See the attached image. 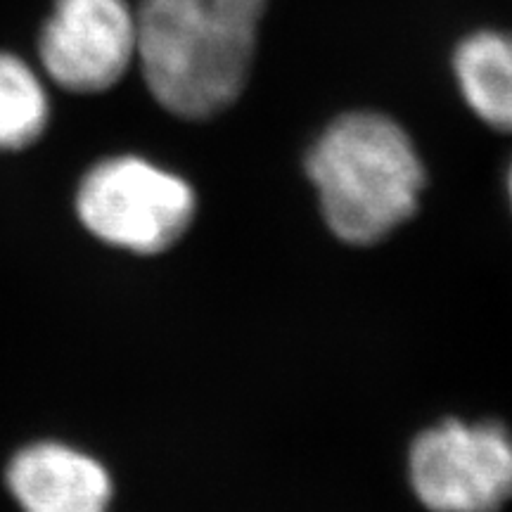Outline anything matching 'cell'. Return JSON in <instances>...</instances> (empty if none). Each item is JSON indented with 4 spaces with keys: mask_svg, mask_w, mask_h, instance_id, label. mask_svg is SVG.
Segmentation results:
<instances>
[{
    "mask_svg": "<svg viewBox=\"0 0 512 512\" xmlns=\"http://www.w3.org/2000/svg\"><path fill=\"white\" fill-rule=\"evenodd\" d=\"M268 0H143L136 60L166 112L209 119L245 91Z\"/></svg>",
    "mask_w": 512,
    "mask_h": 512,
    "instance_id": "6da1fadb",
    "label": "cell"
},
{
    "mask_svg": "<svg viewBox=\"0 0 512 512\" xmlns=\"http://www.w3.org/2000/svg\"><path fill=\"white\" fill-rule=\"evenodd\" d=\"M325 221L339 240L370 245L411 219L425 166L408 133L380 112L332 121L306 157Z\"/></svg>",
    "mask_w": 512,
    "mask_h": 512,
    "instance_id": "7a4b0ae2",
    "label": "cell"
},
{
    "mask_svg": "<svg viewBox=\"0 0 512 512\" xmlns=\"http://www.w3.org/2000/svg\"><path fill=\"white\" fill-rule=\"evenodd\" d=\"M76 209L95 238L138 254H157L188 230L195 192L181 176L140 157L95 164L79 185Z\"/></svg>",
    "mask_w": 512,
    "mask_h": 512,
    "instance_id": "3957f363",
    "label": "cell"
},
{
    "mask_svg": "<svg viewBox=\"0 0 512 512\" xmlns=\"http://www.w3.org/2000/svg\"><path fill=\"white\" fill-rule=\"evenodd\" d=\"M411 482L432 512H498L512 498V437L496 422L446 420L415 439Z\"/></svg>",
    "mask_w": 512,
    "mask_h": 512,
    "instance_id": "277c9868",
    "label": "cell"
},
{
    "mask_svg": "<svg viewBox=\"0 0 512 512\" xmlns=\"http://www.w3.org/2000/svg\"><path fill=\"white\" fill-rule=\"evenodd\" d=\"M38 53L67 91H107L136 60V12L124 0H55Z\"/></svg>",
    "mask_w": 512,
    "mask_h": 512,
    "instance_id": "5b68a950",
    "label": "cell"
},
{
    "mask_svg": "<svg viewBox=\"0 0 512 512\" xmlns=\"http://www.w3.org/2000/svg\"><path fill=\"white\" fill-rule=\"evenodd\" d=\"M8 484L24 512H107L112 498L105 467L62 444L19 451L8 467Z\"/></svg>",
    "mask_w": 512,
    "mask_h": 512,
    "instance_id": "8992f818",
    "label": "cell"
},
{
    "mask_svg": "<svg viewBox=\"0 0 512 512\" xmlns=\"http://www.w3.org/2000/svg\"><path fill=\"white\" fill-rule=\"evenodd\" d=\"M460 93L496 131L512 133V31H477L453 55Z\"/></svg>",
    "mask_w": 512,
    "mask_h": 512,
    "instance_id": "52a82bcc",
    "label": "cell"
},
{
    "mask_svg": "<svg viewBox=\"0 0 512 512\" xmlns=\"http://www.w3.org/2000/svg\"><path fill=\"white\" fill-rule=\"evenodd\" d=\"M48 95L34 69L0 53V152L34 145L48 124Z\"/></svg>",
    "mask_w": 512,
    "mask_h": 512,
    "instance_id": "ba28073f",
    "label": "cell"
},
{
    "mask_svg": "<svg viewBox=\"0 0 512 512\" xmlns=\"http://www.w3.org/2000/svg\"><path fill=\"white\" fill-rule=\"evenodd\" d=\"M508 190H510V200H512V166H510V174H508Z\"/></svg>",
    "mask_w": 512,
    "mask_h": 512,
    "instance_id": "9c48e42d",
    "label": "cell"
}]
</instances>
